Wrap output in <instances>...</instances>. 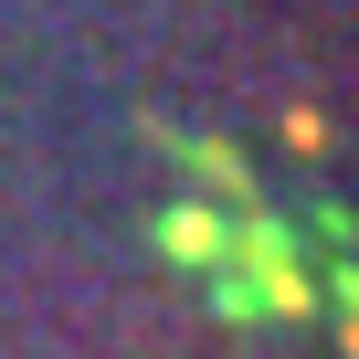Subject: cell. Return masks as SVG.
Segmentation results:
<instances>
[{
	"label": "cell",
	"mask_w": 359,
	"mask_h": 359,
	"mask_svg": "<svg viewBox=\"0 0 359 359\" xmlns=\"http://www.w3.org/2000/svg\"><path fill=\"white\" fill-rule=\"evenodd\" d=\"M169 243H180V254H222V233H212V212H169Z\"/></svg>",
	"instance_id": "1"
}]
</instances>
